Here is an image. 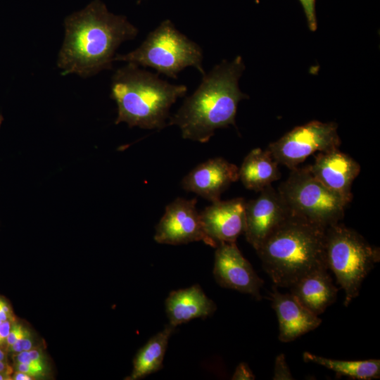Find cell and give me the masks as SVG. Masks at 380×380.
Segmentation results:
<instances>
[{"label": "cell", "instance_id": "obj_1", "mask_svg": "<svg viewBox=\"0 0 380 380\" xmlns=\"http://www.w3.org/2000/svg\"><path fill=\"white\" fill-rule=\"evenodd\" d=\"M64 25L58 67L63 75L77 74L82 77L110 69L119 46L139 32L125 16L110 13L100 0L68 15Z\"/></svg>", "mask_w": 380, "mask_h": 380}, {"label": "cell", "instance_id": "obj_2", "mask_svg": "<svg viewBox=\"0 0 380 380\" xmlns=\"http://www.w3.org/2000/svg\"><path fill=\"white\" fill-rule=\"evenodd\" d=\"M244 69L240 56L216 65L203 75L167 125L178 126L184 139L201 143L208 142L216 129L235 125L238 104L248 97L239 87Z\"/></svg>", "mask_w": 380, "mask_h": 380}, {"label": "cell", "instance_id": "obj_3", "mask_svg": "<svg viewBox=\"0 0 380 380\" xmlns=\"http://www.w3.org/2000/svg\"><path fill=\"white\" fill-rule=\"evenodd\" d=\"M326 229L298 216L286 218L255 251L276 286L290 288L318 270H328Z\"/></svg>", "mask_w": 380, "mask_h": 380}, {"label": "cell", "instance_id": "obj_4", "mask_svg": "<svg viewBox=\"0 0 380 380\" xmlns=\"http://www.w3.org/2000/svg\"><path fill=\"white\" fill-rule=\"evenodd\" d=\"M186 92V85L170 84L158 74L127 63L112 77L110 98L118 106L115 122H125L129 127L161 129L167 125L172 104Z\"/></svg>", "mask_w": 380, "mask_h": 380}, {"label": "cell", "instance_id": "obj_5", "mask_svg": "<svg viewBox=\"0 0 380 380\" xmlns=\"http://www.w3.org/2000/svg\"><path fill=\"white\" fill-rule=\"evenodd\" d=\"M325 258L328 270L344 291L348 306L360 293L362 284L379 262V248L370 245L358 232L342 223L326 229Z\"/></svg>", "mask_w": 380, "mask_h": 380}, {"label": "cell", "instance_id": "obj_6", "mask_svg": "<svg viewBox=\"0 0 380 380\" xmlns=\"http://www.w3.org/2000/svg\"><path fill=\"white\" fill-rule=\"evenodd\" d=\"M203 59L200 46L180 32L167 19L150 32L138 48L114 57V61L151 68L158 74L172 79H177L179 72L187 67H194L205 75Z\"/></svg>", "mask_w": 380, "mask_h": 380}, {"label": "cell", "instance_id": "obj_7", "mask_svg": "<svg viewBox=\"0 0 380 380\" xmlns=\"http://www.w3.org/2000/svg\"><path fill=\"white\" fill-rule=\"evenodd\" d=\"M277 190L293 215L325 229L340 222L349 203L315 178L308 165L291 170Z\"/></svg>", "mask_w": 380, "mask_h": 380}, {"label": "cell", "instance_id": "obj_8", "mask_svg": "<svg viewBox=\"0 0 380 380\" xmlns=\"http://www.w3.org/2000/svg\"><path fill=\"white\" fill-rule=\"evenodd\" d=\"M340 145L336 123L312 120L294 127L267 149L279 164L292 170L313 153L339 148Z\"/></svg>", "mask_w": 380, "mask_h": 380}, {"label": "cell", "instance_id": "obj_9", "mask_svg": "<svg viewBox=\"0 0 380 380\" xmlns=\"http://www.w3.org/2000/svg\"><path fill=\"white\" fill-rule=\"evenodd\" d=\"M196 198H177L165 208L156 229L154 240L159 243L180 245L203 241L216 248L217 245L205 233Z\"/></svg>", "mask_w": 380, "mask_h": 380}, {"label": "cell", "instance_id": "obj_10", "mask_svg": "<svg viewBox=\"0 0 380 380\" xmlns=\"http://www.w3.org/2000/svg\"><path fill=\"white\" fill-rule=\"evenodd\" d=\"M245 204L244 234L256 251L291 213L277 189L270 185Z\"/></svg>", "mask_w": 380, "mask_h": 380}, {"label": "cell", "instance_id": "obj_11", "mask_svg": "<svg viewBox=\"0 0 380 380\" xmlns=\"http://www.w3.org/2000/svg\"><path fill=\"white\" fill-rule=\"evenodd\" d=\"M213 275L222 287L249 294L257 300L262 298L260 289L264 281L243 257L236 242L217 245Z\"/></svg>", "mask_w": 380, "mask_h": 380}, {"label": "cell", "instance_id": "obj_12", "mask_svg": "<svg viewBox=\"0 0 380 380\" xmlns=\"http://www.w3.org/2000/svg\"><path fill=\"white\" fill-rule=\"evenodd\" d=\"M308 167L324 186L349 203L351 201L352 184L361 170L360 164L351 156L339 148L318 152L313 163Z\"/></svg>", "mask_w": 380, "mask_h": 380}, {"label": "cell", "instance_id": "obj_13", "mask_svg": "<svg viewBox=\"0 0 380 380\" xmlns=\"http://www.w3.org/2000/svg\"><path fill=\"white\" fill-rule=\"evenodd\" d=\"M245 204L243 198L212 202L201 213L205 234L216 245L221 242L234 243L244 232Z\"/></svg>", "mask_w": 380, "mask_h": 380}, {"label": "cell", "instance_id": "obj_14", "mask_svg": "<svg viewBox=\"0 0 380 380\" xmlns=\"http://www.w3.org/2000/svg\"><path fill=\"white\" fill-rule=\"evenodd\" d=\"M239 179V167L222 158H211L194 167L182 180V187L215 202Z\"/></svg>", "mask_w": 380, "mask_h": 380}, {"label": "cell", "instance_id": "obj_15", "mask_svg": "<svg viewBox=\"0 0 380 380\" xmlns=\"http://www.w3.org/2000/svg\"><path fill=\"white\" fill-rule=\"evenodd\" d=\"M272 306L279 322V340L283 343L294 341L317 328L322 319L314 314L291 293H281L277 286L270 292Z\"/></svg>", "mask_w": 380, "mask_h": 380}, {"label": "cell", "instance_id": "obj_16", "mask_svg": "<svg viewBox=\"0 0 380 380\" xmlns=\"http://www.w3.org/2000/svg\"><path fill=\"white\" fill-rule=\"evenodd\" d=\"M169 324L177 326L195 318H205L216 310L215 303L198 284L172 291L165 300Z\"/></svg>", "mask_w": 380, "mask_h": 380}, {"label": "cell", "instance_id": "obj_17", "mask_svg": "<svg viewBox=\"0 0 380 380\" xmlns=\"http://www.w3.org/2000/svg\"><path fill=\"white\" fill-rule=\"evenodd\" d=\"M328 270L313 271L298 279L289 289L291 293L314 314L319 316L336 300L338 289Z\"/></svg>", "mask_w": 380, "mask_h": 380}, {"label": "cell", "instance_id": "obj_18", "mask_svg": "<svg viewBox=\"0 0 380 380\" xmlns=\"http://www.w3.org/2000/svg\"><path fill=\"white\" fill-rule=\"evenodd\" d=\"M278 165L267 149L254 148L239 168V179L246 189L260 191L280 178Z\"/></svg>", "mask_w": 380, "mask_h": 380}, {"label": "cell", "instance_id": "obj_19", "mask_svg": "<svg viewBox=\"0 0 380 380\" xmlns=\"http://www.w3.org/2000/svg\"><path fill=\"white\" fill-rule=\"evenodd\" d=\"M175 329L169 324L148 340L137 354L133 370L127 379H142L162 369L168 341Z\"/></svg>", "mask_w": 380, "mask_h": 380}, {"label": "cell", "instance_id": "obj_20", "mask_svg": "<svg viewBox=\"0 0 380 380\" xmlns=\"http://www.w3.org/2000/svg\"><path fill=\"white\" fill-rule=\"evenodd\" d=\"M303 360L323 366L332 370L337 378L345 376L351 379L372 380L380 377V360H341L330 359L305 352Z\"/></svg>", "mask_w": 380, "mask_h": 380}, {"label": "cell", "instance_id": "obj_21", "mask_svg": "<svg viewBox=\"0 0 380 380\" xmlns=\"http://www.w3.org/2000/svg\"><path fill=\"white\" fill-rule=\"evenodd\" d=\"M272 379L274 380H292L293 379V377L291 373V371L287 365L286 358L284 354L278 355L275 359Z\"/></svg>", "mask_w": 380, "mask_h": 380}, {"label": "cell", "instance_id": "obj_22", "mask_svg": "<svg viewBox=\"0 0 380 380\" xmlns=\"http://www.w3.org/2000/svg\"><path fill=\"white\" fill-rule=\"evenodd\" d=\"M31 334V331L27 327L20 322L15 321L11 327V331L6 342V347L8 349L18 340L27 336Z\"/></svg>", "mask_w": 380, "mask_h": 380}, {"label": "cell", "instance_id": "obj_23", "mask_svg": "<svg viewBox=\"0 0 380 380\" xmlns=\"http://www.w3.org/2000/svg\"><path fill=\"white\" fill-rule=\"evenodd\" d=\"M306 16L309 29L314 32L317 30V23L315 11V0H299Z\"/></svg>", "mask_w": 380, "mask_h": 380}, {"label": "cell", "instance_id": "obj_24", "mask_svg": "<svg viewBox=\"0 0 380 380\" xmlns=\"http://www.w3.org/2000/svg\"><path fill=\"white\" fill-rule=\"evenodd\" d=\"M34 348V342L32 334L18 340L8 350L13 353L27 351Z\"/></svg>", "mask_w": 380, "mask_h": 380}, {"label": "cell", "instance_id": "obj_25", "mask_svg": "<svg viewBox=\"0 0 380 380\" xmlns=\"http://www.w3.org/2000/svg\"><path fill=\"white\" fill-rule=\"evenodd\" d=\"M232 379L233 380H253L255 379V375L250 369L248 364L241 362L236 367Z\"/></svg>", "mask_w": 380, "mask_h": 380}, {"label": "cell", "instance_id": "obj_26", "mask_svg": "<svg viewBox=\"0 0 380 380\" xmlns=\"http://www.w3.org/2000/svg\"><path fill=\"white\" fill-rule=\"evenodd\" d=\"M8 319L15 320V319L8 301L0 296V323Z\"/></svg>", "mask_w": 380, "mask_h": 380}, {"label": "cell", "instance_id": "obj_27", "mask_svg": "<svg viewBox=\"0 0 380 380\" xmlns=\"http://www.w3.org/2000/svg\"><path fill=\"white\" fill-rule=\"evenodd\" d=\"M15 321V319H8L0 323V347L6 345L7 337Z\"/></svg>", "mask_w": 380, "mask_h": 380}, {"label": "cell", "instance_id": "obj_28", "mask_svg": "<svg viewBox=\"0 0 380 380\" xmlns=\"http://www.w3.org/2000/svg\"><path fill=\"white\" fill-rule=\"evenodd\" d=\"M12 379H15V380H31V379H33L32 377H31L30 376H29L28 374L24 373V372H18V371H16L14 374L12 376Z\"/></svg>", "mask_w": 380, "mask_h": 380}, {"label": "cell", "instance_id": "obj_29", "mask_svg": "<svg viewBox=\"0 0 380 380\" xmlns=\"http://www.w3.org/2000/svg\"><path fill=\"white\" fill-rule=\"evenodd\" d=\"M11 377H12L11 375H8L3 372H0V380L12 379V378Z\"/></svg>", "mask_w": 380, "mask_h": 380}, {"label": "cell", "instance_id": "obj_30", "mask_svg": "<svg viewBox=\"0 0 380 380\" xmlns=\"http://www.w3.org/2000/svg\"><path fill=\"white\" fill-rule=\"evenodd\" d=\"M0 361L6 362V355L5 352L1 349V347H0Z\"/></svg>", "mask_w": 380, "mask_h": 380}]
</instances>
